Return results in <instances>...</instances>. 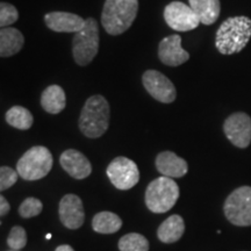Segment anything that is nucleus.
I'll list each match as a JSON object with an SVG mask.
<instances>
[{
  "label": "nucleus",
  "mask_w": 251,
  "mask_h": 251,
  "mask_svg": "<svg viewBox=\"0 0 251 251\" xmlns=\"http://www.w3.org/2000/svg\"><path fill=\"white\" fill-rule=\"evenodd\" d=\"M251 39V19L231 17L226 19L215 35V47L222 55H233L246 48Z\"/></svg>",
  "instance_id": "1"
},
{
  "label": "nucleus",
  "mask_w": 251,
  "mask_h": 251,
  "mask_svg": "<svg viewBox=\"0 0 251 251\" xmlns=\"http://www.w3.org/2000/svg\"><path fill=\"white\" fill-rule=\"evenodd\" d=\"M139 11V0H105L101 25L106 33L117 36L127 31Z\"/></svg>",
  "instance_id": "2"
},
{
  "label": "nucleus",
  "mask_w": 251,
  "mask_h": 251,
  "mask_svg": "<svg viewBox=\"0 0 251 251\" xmlns=\"http://www.w3.org/2000/svg\"><path fill=\"white\" fill-rule=\"evenodd\" d=\"M79 129L89 139H98L108 129L109 103L100 94L90 97L81 109Z\"/></svg>",
  "instance_id": "3"
},
{
  "label": "nucleus",
  "mask_w": 251,
  "mask_h": 251,
  "mask_svg": "<svg viewBox=\"0 0 251 251\" xmlns=\"http://www.w3.org/2000/svg\"><path fill=\"white\" fill-rule=\"evenodd\" d=\"M146 205L149 211L156 214L169 212L179 198V186L172 178H157L146 190Z\"/></svg>",
  "instance_id": "4"
},
{
  "label": "nucleus",
  "mask_w": 251,
  "mask_h": 251,
  "mask_svg": "<svg viewBox=\"0 0 251 251\" xmlns=\"http://www.w3.org/2000/svg\"><path fill=\"white\" fill-rule=\"evenodd\" d=\"M99 50V27L94 18L85 19V25L72 40V55L79 67L93 61Z\"/></svg>",
  "instance_id": "5"
},
{
  "label": "nucleus",
  "mask_w": 251,
  "mask_h": 251,
  "mask_svg": "<svg viewBox=\"0 0 251 251\" xmlns=\"http://www.w3.org/2000/svg\"><path fill=\"white\" fill-rule=\"evenodd\" d=\"M51 152L48 148L36 146L28 149L17 163L19 176L25 180H39L45 178L52 168Z\"/></svg>",
  "instance_id": "6"
},
{
  "label": "nucleus",
  "mask_w": 251,
  "mask_h": 251,
  "mask_svg": "<svg viewBox=\"0 0 251 251\" xmlns=\"http://www.w3.org/2000/svg\"><path fill=\"white\" fill-rule=\"evenodd\" d=\"M224 212L228 221L234 226H251V187L241 186L229 194Z\"/></svg>",
  "instance_id": "7"
},
{
  "label": "nucleus",
  "mask_w": 251,
  "mask_h": 251,
  "mask_svg": "<svg viewBox=\"0 0 251 251\" xmlns=\"http://www.w3.org/2000/svg\"><path fill=\"white\" fill-rule=\"evenodd\" d=\"M111 183L118 190H130L140 180V171L136 163L127 157L120 156L109 163L106 170Z\"/></svg>",
  "instance_id": "8"
},
{
  "label": "nucleus",
  "mask_w": 251,
  "mask_h": 251,
  "mask_svg": "<svg viewBox=\"0 0 251 251\" xmlns=\"http://www.w3.org/2000/svg\"><path fill=\"white\" fill-rule=\"evenodd\" d=\"M164 20L176 31H190L199 26L200 20L191 6L181 1H172L164 8Z\"/></svg>",
  "instance_id": "9"
},
{
  "label": "nucleus",
  "mask_w": 251,
  "mask_h": 251,
  "mask_svg": "<svg viewBox=\"0 0 251 251\" xmlns=\"http://www.w3.org/2000/svg\"><path fill=\"white\" fill-rule=\"evenodd\" d=\"M144 89L157 101L171 103L176 100L177 91L174 83L165 75L157 70H147L142 76Z\"/></svg>",
  "instance_id": "10"
},
{
  "label": "nucleus",
  "mask_w": 251,
  "mask_h": 251,
  "mask_svg": "<svg viewBox=\"0 0 251 251\" xmlns=\"http://www.w3.org/2000/svg\"><path fill=\"white\" fill-rule=\"evenodd\" d=\"M224 131L235 147L247 148L251 143V118L243 112L234 113L226 119Z\"/></svg>",
  "instance_id": "11"
},
{
  "label": "nucleus",
  "mask_w": 251,
  "mask_h": 251,
  "mask_svg": "<svg viewBox=\"0 0 251 251\" xmlns=\"http://www.w3.org/2000/svg\"><path fill=\"white\" fill-rule=\"evenodd\" d=\"M59 220L68 229H78L85 221V212L81 199L76 194H67L61 199L58 206Z\"/></svg>",
  "instance_id": "12"
},
{
  "label": "nucleus",
  "mask_w": 251,
  "mask_h": 251,
  "mask_svg": "<svg viewBox=\"0 0 251 251\" xmlns=\"http://www.w3.org/2000/svg\"><path fill=\"white\" fill-rule=\"evenodd\" d=\"M158 57L168 67H178L190 59V54L181 48V37L177 34L169 35L159 42Z\"/></svg>",
  "instance_id": "13"
},
{
  "label": "nucleus",
  "mask_w": 251,
  "mask_h": 251,
  "mask_svg": "<svg viewBox=\"0 0 251 251\" xmlns=\"http://www.w3.org/2000/svg\"><path fill=\"white\" fill-rule=\"evenodd\" d=\"M59 163L64 171L75 179H84L92 172V165L89 158L75 149H68L59 157Z\"/></svg>",
  "instance_id": "14"
},
{
  "label": "nucleus",
  "mask_w": 251,
  "mask_h": 251,
  "mask_svg": "<svg viewBox=\"0 0 251 251\" xmlns=\"http://www.w3.org/2000/svg\"><path fill=\"white\" fill-rule=\"evenodd\" d=\"M45 23L57 33H78L85 25V19L69 12H50L45 15Z\"/></svg>",
  "instance_id": "15"
},
{
  "label": "nucleus",
  "mask_w": 251,
  "mask_h": 251,
  "mask_svg": "<svg viewBox=\"0 0 251 251\" xmlns=\"http://www.w3.org/2000/svg\"><path fill=\"white\" fill-rule=\"evenodd\" d=\"M156 169L162 176L169 178H181L187 174L188 165L184 158L172 151H163L156 157Z\"/></svg>",
  "instance_id": "16"
},
{
  "label": "nucleus",
  "mask_w": 251,
  "mask_h": 251,
  "mask_svg": "<svg viewBox=\"0 0 251 251\" xmlns=\"http://www.w3.org/2000/svg\"><path fill=\"white\" fill-rule=\"evenodd\" d=\"M25 37L17 28L5 27L0 30V56L11 57L23 49Z\"/></svg>",
  "instance_id": "17"
},
{
  "label": "nucleus",
  "mask_w": 251,
  "mask_h": 251,
  "mask_svg": "<svg viewBox=\"0 0 251 251\" xmlns=\"http://www.w3.org/2000/svg\"><path fill=\"white\" fill-rule=\"evenodd\" d=\"M185 231L184 220L180 215H171L157 229V237L163 243H175L180 240Z\"/></svg>",
  "instance_id": "18"
},
{
  "label": "nucleus",
  "mask_w": 251,
  "mask_h": 251,
  "mask_svg": "<svg viewBox=\"0 0 251 251\" xmlns=\"http://www.w3.org/2000/svg\"><path fill=\"white\" fill-rule=\"evenodd\" d=\"M41 106L49 114H58L67 106L64 90L59 85H50L42 92Z\"/></svg>",
  "instance_id": "19"
},
{
  "label": "nucleus",
  "mask_w": 251,
  "mask_h": 251,
  "mask_svg": "<svg viewBox=\"0 0 251 251\" xmlns=\"http://www.w3.org/2000/svg\"><path fill=\"white\" fill-rule=\"evenodd\" d=\"M191 8L196 12L200 23L209 26L218 20L221 12L220 0H188Z\"/></svg>",
  "instance_id": "20"
},
{
  "label": "nucleus",
  "mask_w": 251,
  "mask_h": 251,
  "mask_svg": "<svg viewBox=\"0 0 251 251\" xmlns=\"http://www.w3.org/2000/svg\"><path fill=\"white\" fill-rule=\"evenodd\" d=\"M122 227L120 216L112 212H100L92 219V228L99 234H114Z\"/></svg>",
  "instance_id": "21"
},
{
  "label": "nucleus",
  "mask_w": 251,
  "mask_h": 251,
  "mask_svg": "<svg viewBox=\"0 0 251 251\" xmlns=\"http://www.w3.org/2000/svg\"><path fill=\"white\" fill-rule=\"evenodd\" d=\"M6 122L20 130H27L33 126L34 118L31 113L23 106H13L6 113Z\"/></svg>",
  "instance_id": "22"
},
{
  "label": "nucleus",
  "mask_w": 251,
  "mask_h": 251,
  "mask_svg": "<svg viewBox=\"0 0 251 251\" xmlns=\"http://www.w3.org/2000/svg\"><path fill=\"white\" fill-rule=\"evenodd\" d=\"M118 247L120 251H149V241L143 235L130 233L119 240Z\"/></svg>",
  "instance_id": "23"
},
{
  "label": "nucleus",
  "mask_w": 251,
  "mask_h": 251,
  "mask_svg": "<svg viewBox=\"0 0 251 251\" xmlns=\"http://www.w3.org/2000/svg\"><path fill=\"white\" fill-rule=\"evenodd\" d=\"M42 209L43 205L39 199H36V198H27L19 207V214L24 219H30L39 215L42 212Z\"/></svg>",
  "instance_id": "24"
},
{
  "label": "nucleus",
  "mask_w": 251,
  "mask_h": 251,
  "mask_svg": "<svg viewBox=\"0 0 251 251\" xmlns=\"http://www.w3.org/2000/svg\"><path fill=\"white\" fill-rule=\"evenodd\" d=\"M27 244L26 230L20 226H14L9 231L7 237V246L11 250H21Z\"/></svg>",
  "instance_id": "25"
},
{
  "label": "nucleus",
  "mask_w": 251,
  "mask_h": 251,
  "mask_svg": "<svg viewBox=\"0 0 251 251\" xmlns=\"http://www.w3.org/2000/svg\"><path fill=\"white\" fill-rule=\"evenodd\" d=\"M19 19V12L13 5L2 1L0 4V26L2 28L11 26L17 23Z\"/></svg>",
  "instance_id": "26"
},
{
  "label": "nucleus",
  "mask_w": 251,
  "mask_h": 251,
  "mask_svg": "<svg viewBox=\"0 0 251 251\" xmlns=\"http://www.w3.org/2000/svg\"><path fill=\"white\" fill-rule=\"evenodd\" d=\"M18 177H20L18 171L13 170L9 166H1L0 168V190L5 191L17 183Z\"/></svg>",
  "instance_id": "27"
},
{
  "label": "nucleus",
  "mask_w": 251,
  "mask_h": 251,
  "mask_svg": "<svg viewBox=\"0 0 251 251\" xmlns=\"http://www.w3.org/2000/svg\"><path fill=\"white\" fill-rule=\"evenodd\" d=\"M11 211V206H9V202L7 201V199L4 196L0 197V215L4 216L6 214H8V212Z\"/></svg>",
  "instance_id": "28"
},
{
  "label": "nucleus",
  "mask_w": 251,
  "mask_h": 251,
  "mask_svg": "<svg viewBox=\"0 0 251 251\" xmlns=\"http://www.w3.org/2000/svg\"><path fill=\"white\" fill-rule=\"evenodd\" d=\"M55 251H75L74 248L71 246H69V244H63V246H59L56 248Z\"/></svg>",
  "instance_id": "29"
},
{
  "label": "nucleus",
  "mask_w": 251,
  "mask_h": 251,
  "mask_svg": "<svg viewBox=\"0 0 251 251\" xmlns=\"http://www.w3.org/2000/svg\"><path fill=\"white\" fill-rule=\"evenodd\" d=\"M46 238H47V240H49V238H51V235L48 234V235H47V236H46Z\"/></svg>",
  "instance_id": "30"
},
{
  "label": "nucleus",
  "mask_w": 251,
  "mask_h": 251,
  "mask_svg": "<svg viewBox=\"0 0 251 251\" xmlns=\"http://www.w3.org/2000/svg\"><path fill=\"white\" fill-rule=\"evenodd\" d=\"M11 251H20V250H11Z\"/></svg>",
  "instance_id": "31"
}]
</instances>
